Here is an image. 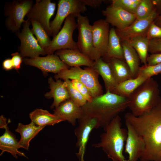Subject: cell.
Instances as JSON below:
<instances>
[{"instance_id":"obj_39","label":"cell","mask_w":161,"mask_h":161,"mask_svg":"<svg viewBox=\"0 0 161 161\" xmlns=\"http://www.w3.org/2000/svg\"><path fill=\"white\" fill-rule=\"evenodd\" d=\"M147 61L148 65L161 63V53L151 54L148 56Z\"/></svg>"},{"instance_id":"obj_38","label":"cell","mask_w":161,"mask_h":161,"mask_svg":"<svg viewBox=\"0 0 161 161\" xmlns=\"http://www.w3.org/2000/svg\"><path fill=\"white\" fill-rule=\"evenodd\" d=\"M11 55L13 68L16 71H18L21 67L22 61H23V57L21 54L18 52L13 53Z\"/></svg>"},{"instance_id":"obj_27","label":"cell","mask_w":161,"mask_h":161,"mask_svg":"<svg viewBox=\"0 0 161 161\" xmlns=\"http://www.w3.org/2000/svg\"><path fill=\"white\" fill-rule=\"evenodd\" d=\"M107 62L110 64L117 84L128 79L134 78L129 68L125 61L112 58Z\"/></svg>"},{"instance_id":"obj_25","label":"cell","mask_w":161,"mask_h":161,"mask_svg":"<svg viewBox=\"0 0 161 161\" xmlns=\"http://www.w3.org/2000/svg\"><path fill=\"white\" fill-rule=\"evenodd\" d=\"M121 42L123 49L124 60L129 68L134 78H135L138 75L140 67V58L128 40H123Z\"/></svg>"},{"instance_id":"obj_2","label":"cell","mask_w":161,"mask_h":161,"mask_svg":"<svg viewBox=\"0 0 161 161\" xmlns=\"http://www.w3.org/2000/svg\"><path fill=\"white\" fill-rule=\"evenodd\" d=\"M129 103L128 98L107 91L82 107V115L97 118L99 127L104 128L128 108Z\"/></svg>"},{"instance_id":"obj_34","label":"cell","mask_w":161,"mask_h":161,"mask_svg":"<svg viewBox=\"0 0 161 161\" xmlns=\"http://www.w3.org/2000/svg\"><path fill=\"white\" fill-rule=\"evenodd\" d=\"M160 74H161V63L153 65H144L140 66L138 75L148 79Z\"/></svg>"},{"instance_id":"obj_35","label":"cell","mask_w":161,"mask_h":161,"mask_svg":"<svg viewBox=\"0 0 161 161\" xmlns=\"http://www.w3.org/2000/svg\"><path fill=\"white\" fill-rule=\"evenodd\" d=\"M74 86L84 97L87 102L91 101L93 98L88 89L83 84L76 80H71Z\"/></svg>"},{"instance_id":"obj_26","label":"cell","mask_w":161,"mask_h":161,"mask_svg":"<svg viewBox=\"0 0 161 161\" xmlns=\"http://www.w3.org/2000/svg\"><path fill=\"white\" fill-rule=\"evenodd\" d=\"M31 122L38 126H53L64 121L54 114L47 110L36 109L29 114Z\"/></svg>"},{"instance_id":"obj_41","label":"cell","mask_w":161,"mask_h":161,"mask_svg":"<svg viewBox=\"0 0 161 161\" xmlns=\"http://www.w3.org/2000/svg\"><path fill=\"white\" fill-rule=\"evenodd\" d=\"M2 66L4 69L9 71L13 69V66L11 59L7 58L2 62Z\"/></svg>"},{"instance_id":"obj_3","label":"cell","mask_w":161,"mask_h":161,"mask_svg":"<svg viewBox=\"0 0 161 161\" xmlns=\"http://www.w3.org/2000/svg\"><path fill=\"white\" fill-rule=\"evenodd\" d=\"M121 125V118L117 115L104 127V132L100 136V141L92 145L95 148H102L112 161L125 160L123 152L128 132Z\"/></svg>"},{"instance_id":"obj_13","label":"cell","mask_w":161,"mask_h":161,"mask_svg":"<svg viewBox=\"0 0 161 161\" xmlns=\"http://www.w3.org/2000/svg\"><path fill=\"white\" fill-rule=\"evenodd\" d=\"M24 64L36 67L44 74L51 72L56 74L61 70L70 67L65 64L55 54L47 55L44 57L38 56L23 59Z\"/></svg>"},{"instance_id":"obj_15","label":"cell","mask_w":161,"mask_h":161,"mask_svg":"<svg viewBox=\"0 0 161 161\" xmlns=\"http://www.w3.org/2000/svg\"><path fill=\"white\" fill-rule=\"evenodd\" d=\"M157 17V13L155 9L149 16L142 19H136L127 28L122 30L115 29L116 32L121 41L135 37L146 36L150 24Z\"/></svg>"},{"instance_id":"obj_28","label":"cell","mask_w":161,"mask_h":161,"mask_svg":"<svg viewBox=\"0 0 161 161\" xmlns=\"http://www.w3.org/2000/svg\"><path fill=\"white\" fill-rule=\"evenodd\" d=\"M147 79L138 75L135 78L128 79L117 84L111 92L129 99L136 89Z\"/></svg>"},{"instance_id":"obj_4","label":"cell","mask_w":161,"mask_h":161,"mask_svg":"<svg viewBox=\"0 0 161 161\" xmlns=\"http://www.w3.org/2000/svg\"><path fill=\"white\" fill-rule=\"evenodd\" d=\"M160 98L159 84L151 78L141 84L131 94L129 98L128 108L133 115L139 116L158 106Z\"/></svg>"},{"instance_id":"obj_30","label":"cell","mask_w":161,"mask_h":161,"mask_svg":"<svg viewBox=\"0 0 161 161\" xmlns=\"http://www.w3.org/2000/svg\"><path fill=\"white\" fill-rule=\"evenodd\" d=\"M32 26L31 31L35 35L40 46L45 50L50 45L51 40L46 32L37 21L30 20Z\"/></svg>"},{"instance_id":"obj_47","label":"cell","mask_w":161,"mask_h":161,"mask_svg":"<svg viewBox=\"0 0 161 161\" xmlns=\"http://www.w3.org/2000/svg\"></svg>"},{"instance_id":"obj_8","label":"cell","mask_w":161,"mask_h":161,"mask_svg":"<svg viewBox=\"0 0 161 161\" xmlns=\"http://www.w3.org/2000/svg\"><path fill=\"white\" fill-rule=\"evenodd\" d=\"M82 0H59L57 12L53 20L50 22V36L54 37L61 29L63 22L70 15L77 17L87 10Z\"/></svg>"},{"instance_id":"obj_7","label":"cell","mask_w":161,"mask_h":161,"mask_svg":"<svg viewBox=\"0 0 161 161\" xmlns=\"http://www.w3.org/2000/svg\"><path fill=\"white\" fill-rule=\"evenodd\" d=\"M75 17L73 15H70L66 18L62 28L45 50L46 54H53L61 49H78L77 42L73 38V32L77 28Z\"/></svg>"},{"instance_id":"obj_20","label":"cell","mask_w":161,"mask_h":161,"mask_svg":"<svg viewBox=\"0 0 161 161\" xmlns=\"http://www.w3.org/2000/svg\"><path fill=\"white\" fill-rule=\"evenodd\" d=\"M50 91L45 94L48 99L53 98V102L51 106V109L57 107L61 103L69 99V96L64 82L61 79L55 81L52 77L48 80Z\"/></svg>"},{"instance_id":"obj_44","label":"cell","mask_w":161,"mask_h":161,"mask_svg":"<svg viewBox=\"0 0 161 161\" xmlns=\"http://www.w3.org/2000/svg\"><path fill=\"white\" fill-rule=\"evenodd\" d=\"M160 97H161V98H160V103L159 106L161 107V86H160Z\"/></svg>"},{"instance_id":"obj_32","label":"cell","mask_w":161,"mask_h":161,"mask_svg":"<svg viewBox=\"0 0 161 161\" xmlns=\"http://www.w3.org/2000/svg\"><path fill=\"white\" fill-rule=\"evenodd\" d=\"M154 5L152 0H141L134 13L136 19H142L149 16L155 9Z\"/></svg>"},{"instance_id":"obj_46","label":"cell","mask_w":161,"mask_h":161,"mask_svg":"<svg viewBox=\"0 0 161 161\" xmlns=\"http://www.w3.org/2000/svg\"><path fill=\"white\" fill-rule=\"evenodd\" d=\"M124 161H129L128 160H125Z\"/></svg>"},{"instance_id":"obj_10","label":"cell","mask_w":161,"mask_h":161,"mask_svg":"<svg viewBox=\"0 0 161 161\" xmlns=\"http://www.w3.org/2000/svg\"><path fill=\"white\" fill-rule=\"evenodd\" d=\"M31 24L29 19L25 20L22 24L21 31L15 33L20 40L18 50L23 57L32 58L46 55L45 50L39 44L31 31L30 28Z\"/></svg>"},{"instance_id":"obj_21","label":"cell","mask_w":161,"mask_h":161,"mask_svg":"<svg viewBox=\"0 0 161 161\" xmlns=\"http://www.w3.org/2000/svg\"><path fill=\"white\" fill-rule=\"evenodd\" d=\"M4 134L0 137V149L1 151L0 155H2L5 152L10 153L15 158L17 159V155L27 158L23 152L18 150L21 147L15 135L9 130L8 127L5 129Z\"/></svg>"},{"instance_id":"obj_43","label":"cell","mask_w":161,"mask_h":161,"mask_svg":"<svg viewBox=\"0 0 161 161\" xmlns=\"http://www.w3.org/2000/svg\"><path fill=\"white\" fill-rule=\"evenodd\" d=\"M157 23L158 24L161 23V15L157 16Z\"/></svg>"},{"instance_id":"obj_45","label":"cell","mask_w":161,"mask_h":161,"mask_svg":"<svg viewBox=\"0 0 161 161\" xmlns=\"http://www.w3.org/2000/svg\"><path fill=\"white\" fill-rule=\"evenodd\" d=\"M158 26L161 27V23L158 24Z\"/></svg>"},{"instance_id":"obj_19","label":"cell","mask_w":161,"mask_h":161,"mask_svg":"<svg viewBox=\"0 0 161 161\" xmlns=\"http://www.w3.org/2000/svg\"><path fill=\"white\" fill-rule=\"evenodd\" d=\"M53 111L54 114L73 126L76 125L77 120L79 119L83 114L82 107L70 98L62 102Z\"/></svg>"},{"instance_id":"obj_33","label":"cell","mask_w":161,"mask_h":161,"mask_svg":"<svg viewBox=\"0 0 161 161\" xmlns=\"http://www.w3.org/2000/svg\"><path fill=\"white\" fill-rule=\"evenodd\" d=\"M141 0H113L111 5L134 14Z\"/></svg>"},{"instance_id":"obj_37","label":"cell","mask_w":161,"mask_h":161,"mask_svg":"<svg viewBox=\"0 0 161 161\" xmlns=\"http://www.w3.org/2000/svg\"><path fill=\"white\" fill-rule=\"evenodd\" d=\"M148 52L151 54L161 53V38L149 40Z\"/></svg>"},{"instance_id":"obj_1","label":"cell","mask_w":161,"mask_h":161,"mask_svg":"<svg viewBox=\"0 0 161 161\" xmlns=\"http://www.w3.org/2000/svg\"><path fill=\"white\" fill-rule=\"evenodd\" d=\"M124 118L145 143L140 161H161V107L158 106L139 116L128 112Z\"/></svg>"},{"instance_id":"obj_42","label":"cell","mask_w":161,"mask_h":161,"mask_svg":"<svg viewBox=\"0 0 161 161\" xmlns=\"http://www.w3.org/2000/svg\"><path fill=\"white\" fill-rule=\"evenodd\" d=\"M6 119L2 115L0 117V127L1 129H5L7 126L8 123L10 122V120L8 123H7Z\"/></svg>"},{"instance_id":"obj_14","label":"cell","mask_w":161,"mask_h":161,"mask_svg":"<svg viewBox=\"0 0 161 161\" xmlns=\"http://www.w3.org/2000/svg\"><path fill=\"white\" fill-rule=\"evenodd\" d=\"M102 13L107 22L120 30L127 28L136 19L134 14L111 4L103 10Z\"/></svg>"},{"instance_id":"obj_18","label":"cell","mask_w":161,"mask_h":161,"mask_svg":"<svg viewBox=\"0 0 161 161\" xmlns=\"http://www.w3.org/2000/svg\"><path fill=\"white\" fill-rule=\"evenodd\" d=\"M55 54L66 65L70 67L85 66L92 67L94 61L80 51L78 49H61Z\"/></svg>"},{"instance_id":"obj_16","label":"cell","mask_w":161,"mask_h":161,"mask_svg":"<svg viewBox=\"0 0 161 161\" xmlns=\"http://www.w3.org/2000/svg\"><path fill=\"white\" fill-rule=\"evenodd\" d=\"M109 25L105 19H100L95 21L92 25L93 45L99 58H103L107 51Z\"/></svg>"},{"instance_id":"obj_22","label":"cell","mask_w":161,"mask_h":161,"mask_svg":"<svg viewBox=\"0 0 161 161\" xmlns=\"http://www.w3.org/2000/svg\"><path fill=\"white\" fill-rule=\"evenodd\" d=\"M101 58L107 62L112 58L125 61L121 41L114 28L110 29L107 51L105 56Z\"/></svg>"},{"instance_id":"obj_17","label":"cell","mask_w":161,"mask_h":161,"mask_svg":"<svg viewBox=\"0 0 161 161\" xmlns=\"http://www.w3.org/2000/svg\"><path fill=\"white\" fill-rule=\"evenodd\" d=\"M127 136L125 145V152L129 155V161H137L140 159L145 148L144 140L128 122H125Z\"/></svg>"},{"instance_id":"obj_23","label":"cell","mask_w":161,"mask_h":161,"mask_svg":"<svg viewBox=\"0 0 161 161\" xmlns=\"http://www.w3.org/2000/svg\"><path fill=\"white\" fill-rule=\"evenodd\" d=\"M92 67L102 78L106 92H111L117 83L113 76L109 63L100 58L94 61Z\"/></svg>"},{"instance_id":"obj_24","label":"cell","mask_w":161,"mask_h":161,"mask_svg":"<svg viewBox=\"0 0 161 161\" xmlns=\"http://www.w3.org/2000/svg\"><path fill=\"white\" fill-rule=\"evenodd\" d=\"M45 127L38 126L31 122L26 125L19 123L15 131L20 135L18 143L21 148L28 150L31 140Z\"/></svg>"},{"instance_id":"obj_5","label":"cell","mask_w":161,"mask_h":161,"mask_svg":"<svg viewBox=\"0 0 161 161\" xmlns=\"http://www.w3.org/2000/svg\"><path fill=\"white\" fill-rule=\"evenodd\" d=\"M99 74L92 67H70L63 70L55 75L56 80H76L84 85L89 90L93 98L103 94L102 87L98 79Z\"/></svg>"},{"instance_id":"obj_36","label":"cell","mask_w":161,"mask_h":161,"mask_svg":"<svg viewBox=\"0 0 161 161\" xmlns=\"http://www.w3.org/2000/svg\"><path fill=\"white\" fill-rule=\"evenodd\" d=\"M146 36L149 40L154 38H161V27L153 22L149 27Z\"/></svg>"},{"instance_id":"obj_12","label":"cell","mask_w":161,"mask_h":161,"mask_svg":"<svg viewBox=\"0 0 161 161\" xmlns=\"http://www.w3.org/2000/svg\"><path fill=\"white\" fill-rule=\"evenodd\" d=\"M78 120V126L74 131L77 140L76 146L78 148L76 154L79 161H85L83 157L90 134L93 129L100 127L95 118L82 115Z\"/></svg>"},{"instance_id":"obj_6","label":"cell","mask_w":161,"mask_h":161,"mask_svg":"<svg viewBox=\"0 0 161 161\" xmlns=\"http://www.w3.org/2000/svg\"><path fill=\"white\" fill-rule=\"evenodd\" d=\"M32 0H14L4 4V15L7 29L15 33L20 31L26 16L33 4Z\"/></svg>"},{"instance_id":"obj_11","label":"cell","mask_w":161,"mask_h":161,"mask_svg":"<svg viewBox=\"0 0 161 161\" xmlns=\"http://www.w3.org/2000/svg\"><path fill=\"white\" fill-rule=\"evenodd\" d=\"M56 7V4L50 0H36L27 17L40 24L50 36V19L54 13Z\"/></svg>"},{"instance_id":"obj_29","label":"cell","mask_w":161,"mask_h":161,"mask_svg":"<svg viewBox=\"0 0 161 161\" xmlns=\"http://www.w3.org/2000/svg\"><path fill=\"white\" fill-rule=\"evenodd\" d=\"M127 40L137 53L141 63L144 65L147 64L149 40L146 36H138Z\"/></svg>"},{"instance_id":"obj_9","label":"cell","mask_w":161,"mask_h":161,"mask_svg":"<svg viewBox=\"0 0 161 161\" xmlns=\"http://www.w3.org/2000/svg\"><path fill=\"white\" fill-rule=\"evenodd\" d=\"M77 18L78 49L93 61L97 60L100 58L93 45L92 25L87 16L80 14Z\"/></svg>"},{"instance_id":"obj_31","label":"cell","mask_w":161,"mask_h":161,"mask_svg":"<svg viewBox=\"0 0 161 161\" xmlns=\"http://www.w3.org/2000/svg\"><path fill=\"white\" fill-rule=\"evenodd\" d=\"M70 99L78 106L81 107L84 106L87 101L84 97L74 86L71 80L66 79L64 81Z\"/></svg>"},{"instance_id":"obj_40","label":"cell","mask_w":161,"mask_h":161,"mask_svg":"<svg viewBox=\"0 0 161 161\" xmlns=\"http://www.w3.org/2000/svg\"><path fill=\"white\" fill-rule=\"evenodd\" d=\"M85 5H88L94 8L99 7L101 4L103 0H82Z\"/></svg>"}]
</instances>
